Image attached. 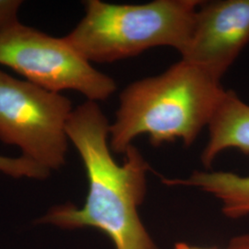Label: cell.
Here are the masks:
<instances>
[{"label": "cell", "instance_id": "cell-3", "mask_svg": "<svg viewBox=\"0 0 249 249\" xmlns=\"http://www.w3.org/2000/svg\"><path fill=\"white\" fill-rule=\"evenodd\" d=\"M201 2L155 0L122 5L88 0L84 17L63 38L89 63L116 62L158 46L181 53Z\"/></svg>", "mask_w": 249, "mask_h": 249}, {"label": "cell", "instance_id": "cell-5", "mask_svg": "<svg viewBox=\"0 0 249 249\" xmlns=\"http://www.w3.org/2000/svg\"><path fill=\"white\" fill-rule=\"evenodd\" d=\"M0 65L44 89H72L87 101H106L116 90L111 77L98 71L64 38L17 23L0 33Z\"/></svg>", "mask_w": 249, "mask_h": 249}, {"label": "cell", "instance_id": "cell-10", "mask_svg": "<svg viewBox=\"0 0 249 249\" xmlns=\"http://www.w3.org/2000/svg\"><path fill=\"white\" fill-rule=\"evenodd\" d=\"M0 171L13 177H22L25 172V163L20 158H8L0 156Z\"/></svg>", "mask_w": 249, "mask_h": 249}, {"label": "cell", "instance_id": "cell-1", "mask_svg": "<svg viewBox=\"0 0 249 249\" xmlns=\"http://www.w3.org/2000/svg\"><path fill=\"white\" fill-rule=\"evenodd\" d=\"M109 129V121L96 102L86 101L73 109L67 134L86 170L88 195L82 208L56 206L39 222L67 229L96 228L116 249H157L138 213L146 194L149 164L134 145L118 164L111 153Z\"/></svg>", "mask_w": 249, "mask_h": 249}, {"label": "cell", "instance_id": "cell-12", "mask_svg": "<svg viewBox=\"0 0 249 249\" xmlns=\"http://www.w3.org/2000/svg\"><path fill=\"white\" fill-rule=\"evenodd\" d=\"M175 249H220L218 248H201L196 246H190L186 243H177L175 246Z\"/></svg>", "mask_w": 249, "mask_h": 249}, {"label": "cell", "instance_id": "cell-9", "mask_svg": "<svg viewBox=\"0 0 249 249\" xmlns=\"http://www.w3.org/2000/svg\"><path fill=\"white\" fill-rule=\"evenodd\" d=\"M22 1L0 0V33L18 23V13Z\"/></svg>", "mask_w": 249, "mask_h": 249}, {"label": "cell", "instance_id": "cell-4", "mask_svg": "<svg viewBox=\"0 0 249 249\" xmlns=\"http://www.w3.org/2000/svg\"><path fill=\"white\" fill-rule=\"evenodd\" d=\"M71 102L0 70V141L46 175L65 164Z\"/></svg>", "mask_w": 249, "mask_h": 249}, {"label": "cell", "instance_id": "cell-6", "mask_svg": "<svg viewBox=\"0 0 249 249\" xmlns=\"http://www.w3.org/2000/svg\"><path fill=\"white\" fill-rule=\"evenodd\" d=\"M249 43V0L202 1L182 60L221 81Z\"/></svg>", "mask_w": 249, "mask_h": 249}, {"label": "cell", "instance_id": "cell-7", "mask_svg": "<svg viewBox=\"0 0 249 249\" xmlns=\"http://www.w3.org/2000/svg\"><path fill=\"white\" fill-rule=\"evenodd\" d=\"M208 127L209 141L201 155L206 167L227 149L249 154V106L235 92L225 90Z\"/></svg>", "mask_w": 249, "mask_h": 249}, {"label": "cell", "instance_id": "cell-2", "mask_svg": "<svg viewBox=\"0 0 249 249\" xmlns=\"http://www.w3.org/2000/svg\"><path fill=\"white\" fill-rule=\"evenodd\" d=\"M225 90L221 81L185 60L158 76L137 80L121 92L109 145L124 154L141 135L157 147L180 139L186 146L208 126Z\"/></svg>", "mask_w": 249, "mask_h": 249}, {"label": "cell", "instance_id": "cell-8", "mask_svg": "<svg viewBox=\"0 0 249 249\" xmlns=\"http://www.w3.org/2000/svg\"><path fill=\"white\" fill-rule=\"evenodd\" d=\"M169 186L199 187L213 194L223 203V213L238 219L249 215V177L229 172H194L187 179H162Z\"/></svg>", "mask_w": 249, "mask_h": 249}, {"label": "cell", "instance_id": "cell-11", "mask_svg": "<svg viewBox=\"0 0 249 249\" xmlns=\"http://www.w3.org/2000/svg\"><path fill=\"white\" fill-rule=\"evenodd\" d=\"M228 249H249V234L240 235L230 242Z\"/></svg>", "mask_w": 249, "mask_h": 249}]
</instances>
